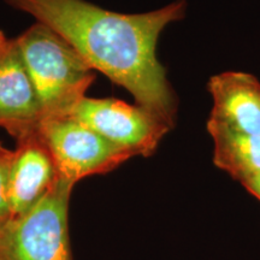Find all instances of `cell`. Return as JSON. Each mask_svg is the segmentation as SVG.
<instances>
[{
	"label": "cell",
	"mask_w": 260,
	"mask_h": 260,
	"mask_svg": "<svg viewBox=\"0 0 260 260\" xmlns=\"http://www.w3.org/2000/svg\"><path fill=\"white\" fill-rule=\"evenodd\" d=\"M4 2L56 31L94 71L125 88L138 105L174 128L177 100L157 58V44L169 24L186 16V0L144 14L110 11L87 0Z\"/></svg>",
	"instance_id": "cell-1"
},
{
	"label": "cell",
	"mask_w": 260,
	"mask_h": 260,
	"mask_svg": "<svg viewBox=\"0 0 260 260\" xmlns=\"http://www.w3.org/2000/svg\"><path fill=\"white\" fill-rule=\"evenodd\" d=\"M42 110V121L70 116L95 74L77 51L37 22L15 39Z\"/></svg>",
	"instance_id": "cell-2"
},
{
	"label": "cell",
	"mask_w": 260,
	"mask_h": 260,
	"mask_svg": "<svg viewBox=\"0 0 260 260\" xmlns=\"http://www.w3.org/2000/svg\"><path fill=\"white\" fill-rule=\"evenodd\" d=\"M75 184L60 176L32 209L0 229V260H74L69 204Z\"/></svg>",
	"instance_id": "cell-3"
},
{
	"label": "cell",
	"mask_w": 260,
	"mask_h": 260,
	"mask_svg": "<svg viewBox=\"0 0 260 260\" xmlns=\"http://www.w3.org/2000/svg\"><path fill=\"white\" fill-rule=\"evenodd\" d=\"M40 134L56 162L58 175L76 184L113 171L133 155L71 116L44 119Z\"/></svg>",
	"instance_id": "cell-4"
},
{
	"label": "cell",
	"mask_w": 260,
	"mask_h": 260,
	"mask_svg": "<svg viewBox=\"0 0 260 260\" xmlns=\"http://www.w3.org/2000/svg\"><path fill=\"white\" fill-rule=\"evenodd\" d=\"M71 117L79 119L133 157H151L172 126L144 106L115 98L84 96Z\"/></svg>",
	"instance_id": "cell-5"
},
{
	"label": "cell",
	"mask_w": 260,
	"mask_h": 260,
	"mask_svg": "<svg viewBox=\"0 0 260 260\" xmlns=\"http://www.w3.org/2000/svg\"><path fill=\"white\" fill-rule=\"evenodd\" d=\"M42 110L15 39L0 47V126L15 140L40 128Z\"/></svg>",
	"instance_id": "cell-6"
},
{
	"label": "cell",
	"mask_w": 260,
	"mask_h": 260,
	"mask_svg": "<svg viewBox=\"0 0 260 260\" xmlns=\"http://www.w3.org/2000/svg\"><path fill=\"white\" fill-rule=\"evenodd\" d=\"M9 182L11 219L23 216L54 186L58 177L56 162L40 128L16 140Z\"/></svg>",
	"instance_id": "cell-7"
},
{
	"label": "cell",
	"mask_w": 260,
	"mask_h": 260,
	"mask_svg": "<svg viewBox=\"0 0 260 260\" xmlns=\"http://www.w3.org/2000/svg\"><path fill=\"white\" fill-rule=\"evenodd\" d=\"M213 106L207 125L260 135V82L251 74L225 71L209 81Z\"/></svg>",
	"instance_id": "cell-8"
},
{
	"label": "cell",
	"mask_w": 260,
	"mask_h": 260,
	"mask_svg": "<svg viewBox=\"0 0 260 260\" xmlns=\"http://www.w3.org/2000/svg\"><path fill=\"white\" fill-rule=\"evenodd\" d=\"M213 140V164L234 181L246 183L260 175V135L207 125Z\"/></svg>",
	"instance_id": "cell-9"
},
{
	"label": "cell",
	"mask_w": 260,
	"mask_h": 260,
	"mask_svg": "<svg viewBox=\"0 0 260 260\" xmlns=\"http://www.w3.org/2000/svg\"><path fill=\"white\" fill-rule=\"evenodd\" d=\"M14 151L0 142V229L11 220L9 201V182Z\"/></svg>",
	"instance_id": "cell-10"
},
{
	"label": "cell",
	"mask_w": 260,
	"mask_h": 260,
	"mask_svg": "<svg viewBox=\"0 0 260 260\" xmlns=\"http://www.w3.org/2000/svg\"><path fill=\"white\" fill-rule=\"evenodd\" d=\"M245 187V189L248 191L249 194H252L253 197L256 198L260 201V175L258 176L251 178L249 181H247L246 183L242 184Z\"/></svg>",
	"instance_id": "cell-11"
},
{
	"label": "cell",
	"mask_w": 260,
	"mask_h": 260,
	"mask_svg": "<svg viewBox=\"0 0 260 260\" xmlns=\"http://www.w3.org/2000/svg\"><path fill=\"white\" fill-rule=\"evenodd\" d=\"M8 40H9V39H6V37L4 35V32L0 30V47L4 46L6 42H8Z\"/></svg>",
	"instance_id": "cell-12"
},
{
	"label": "cell",
	"mask_w": 260,
	"mask_h": 260,
	"mask_svg": "<svg viewBox=\"0 0 260 260\" xmlns=\"http://www.w3.org/2000/svg\"><path fill=\"white\" fill-rule=\"evenodd\" d=\"M2 47H3V46H2Z\"/></svg>",
	"instance_id": "cell-13"
}]
</instances>
